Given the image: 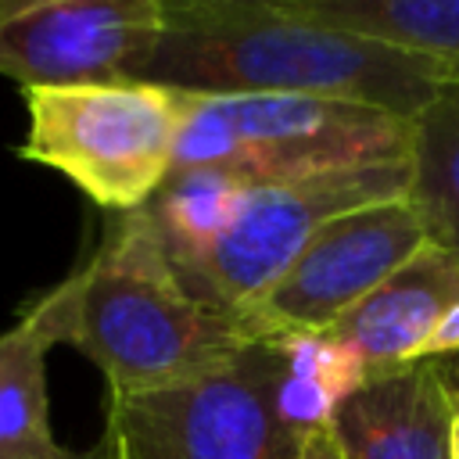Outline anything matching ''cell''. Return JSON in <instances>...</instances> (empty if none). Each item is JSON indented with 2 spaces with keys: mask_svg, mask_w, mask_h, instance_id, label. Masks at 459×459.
<instances>
[{
  "mask_svg": "<svg viewBox=\"0 0 459 459\" xmlns=\"http://www.w3.org/2000/svg\"><path fill=\"white\" fill-rule=\"evenodd\" d=\"M39 301L54 341L82 351L108 394L215 373L258 341L186 283L147 208L108 219L90 258Z\"/></svg>",
  "mask_w": 459,
  "mask_h": 459,
  "instance_id": "cell-2",
  "label": "cell"
},
{
  "mask_svg": "<svg viewBox=\"0 0 459 459\" xmlns=\"http://www.w3.org/2000/svg\"><path fill=\"white\" fill-rule=\"evenodd\" d=\"M412 158V122L391 111L290 93H179L176 165L244 183H290Z\"/></svg>",
  "mask_w": 459,
  "mask_h": 459,
  "instance_id": "cell-3",
  "label": "cell"
},
{
  "mask_svg": "<svg viewBox=\"0 0 459 459\" xmlns=\"http://www.w3.org/2000/svg\"><path fill=\"white\" fill-rule=\"evenodd\" d=\"M276 348L251 341L230 366L129 394H108L104 459H294L301 437L276 405Z\"/></svg>",
  "mask_w": 459,
  "mask_h": 459,
  "instance_id": "cell-5",
  "label": "cell"
},
{
  "mask_svg": "<svg viewBox=\"0 0 459 459\" xmlns=\"http://www.w3.org/2000/svg\"><path fill=\"white\" fill-rule=\"evenodd\" d=\"M409 201L420 208L430 240L459 255V82L412 122Z\"/></svg>",
  "mask_w": 459,
  "mask_h": 459,
  "instance_id": "cell-14",
  "label": "cell"
},
{
  "mask_svg": "<svg viewBox=\"0 0 459 459\" xmlns=\"http://www.w3.org/2000/svg\"><path fill=\"white\" fill-rule=\"evenodd\" d=\"M437 369H441V380H445L448 394H452V398H455V405H459V355L437 359Z\"/></svg>",
  "mask_w": 459,
  "mask_h": 459,
  "instance_id": "cell-17",
  "label": "cell"
},
{
  "mask_svg": "<svg viewBox=\"0 0 459 459\" xmlns=\"http://www.w3.org/2000/svg\"><path fill=\"white\" fill-rule=\"evenodd\" d=\"M54 344L43 301L0 333V459H104L100 445L75 452L50 430L47 351Z\"/></svg>",
  "mask_w": 459,
  "mask_h": 459,
  "instance_id": "cell-11",
  "label": "cell"
},
{
  "mask_svg": "<svg viewBox=\"0 0 459 459\" xmlns=\"http://www.w3.org/2000/svg\"><path fill=\"white\" fill-rule=\"evenodd\" d=\"M423 244H430V233L409 194L344 212L330 219L244 312V326L255 337L323 333Z\"/></svg>",
  "mask_w": 459,
  "mask_h": 459,
  "instance_id": "cell-7",
  "label": "cell"
},
{
  "mask_svg": "<svg viewBox=\"0 0 459 459\" xmlns=\"http://www.w3.org/2000/svg\"><path fill=\"white\" fill-rule=\"evenodd\" d=\"M409 183L412 158L290 183H247L222 233L194 258L176 262V269L201 298L244 319V312L287 273V265L330 219L377 201L405 197Z\"/></svg>",
  "mask_w": 459,
  "mask_h": 459,
  "instance_id": "cell-6",
  "label": "cell"
},
{
  "mask_svg": "<svg viewBox=\"0 0 459 459\" xmlns=\"http://www.w3.org/2000/svg\"><path fill=\"white\" fill-rule=\"evenodd\" d=\"M448 355H459V301L445 312V319L437 323V330L423 348V359H448Z\"/></svg>",
  "mask_w": 459,
  "mask_h": 459,
  "instance_id": "cell-15",
  "label": "cell"
},
{
  "mask_svg": "<svg viewBox=\"0 0 459 459\" xmlns=\"http://www.w3.org/2000/svg\"><path fill=\"white\" fill-rule=\"evenodd\" d=\"M448 459H459V405H455V416H452V455Z\"/></svg>",
  "mask_w": 459,
  "mask_h": 459,
  "instance_id": "cell-18",
  "label": "cell"
},
{
  "mask_svg": "<svg viewBox=\"0 0 459 459\" xmlns=\"http://www.w3.org/2000/svg\"><path fill=\"white\" fill-rule=\"evenodd\" d=\"M29 133L18 158L75 183L104 212L154 201L176 165L179 90L147 79L25 86Z\"/></svg>",
  "mask_w": 459,
  "mask_h": 459,
  "instance_id": "cell-4",
  "label": "cell"
},
{
  "mask_svg": "<svg viewBox=\"0 0 459 459\" xmlns=\"http://www.w3.org/2000/svg\"><path fill=\"white\" fill-rule=\"evenodd\" d=\"M136 79L179 93L355 100L416 122L459 68L316 22L290 0H165Z\"/></svg>",
  "mask_w": 459,
  "mask_h": 459,
  "instance_id": "cell-1",
  "label": "cell"
},
{
  "mask_svg": "<svg viewBox=\"0 0 459 459\" xmlns=\"http://www.w3.org/2000/svg\"><path fill=\"white\" fill-rule=\"evenodd\" d=\"M455 301L459 255L430 240L323 333L348 344L369 373H384L420 362L430 333Z\"/></svg>",
  "mask_w": 459,
  "mask_h": 459,
  "instance_id": "cell-10",
  "label": "cell"
},
{
  "mask_svg": "<svg viewBox=\"0 0 459 459\" xmlns=\"http://www.w3.org/2000/svg\"><path fill=\"white\" fill-rule=\"evenodd\" d=\"M165 0H0V75L25 86L136 79Z\"/></svg>",
  "mask_w": 459,
  "mask_h": 459,
  "instance_id": "cell-8",
  "label": "cell"
},
{
  "mask_svg": "<svg viewBox=\"0 0 459 459\" xmlns=\"http://www.w3.org/2000/svg\"><path fill=\"white\" fill-rule=\"evenodd\" d=\"M452 416L455 398L437 359H420L369 373L326 427L344 459H448Z\"/></svg>",
  "mask_w": 459,
  "mask_h": 459,
  "instance_id": "cell-9",
  "label": "cell"
},
{
  "mask_svg": "<svg viewBox=\"0 0 459 459\" xmlns=\"http://www.w3.org/2000/svg\"><path fill=\"white\" fill-rule=\"evenodd\" d=\"M294 459H344V452L337 448V441H333L330 427H319V430H312V434H305V437H301V445H298Z\"/></svg>",
  "mask_w": 459,
  "mask_h": 459,
  "instance_id": "cell-16",
  "label": "cell"
},
{
  "mask_svg": "<svg viewBox=\"0 0 459 459\" xmlns=\"http://www.w3.org/2000/svg\"><path fill=\"white\" fill-rule=\"evenodd\" d=\"M269 341L280 362L276 405L294 437L326 427L337 405L369 377L366 362L330 333H283Z\"/></svg>",
  "mask_w": 459,
  "mask_h": 459,
  "instance_id": "cell-12",
  "label": "cell"
},
{
  "mask_svg": "<svg viewBox=\"0 0 459 459\" xmlns=\"http://www.w3.org/2000/svg\"><path fill=\"white\" fill-rule=\"evenodd\" d=\"M316 22L459 68V0H290Z\"/></svg>",
  "mask_w": 459,
  "mask_h": 459,
  "instance_id": "cell-13",
  "label": "cell"
}]
</instances>
